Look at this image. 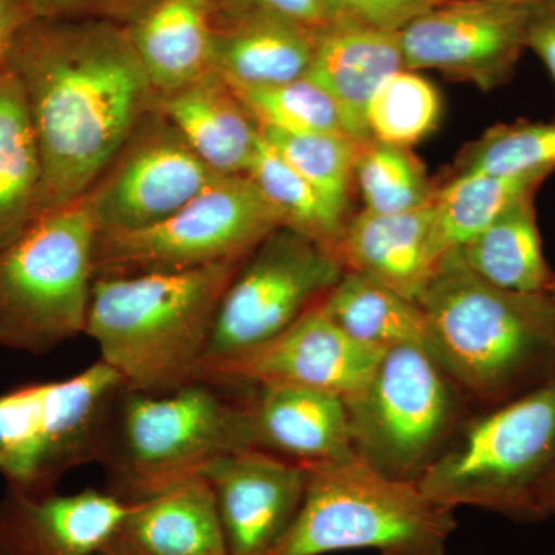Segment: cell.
Returning <instances> with one entry per match:
<instances>
[{
	"label": "cell",
	"mask_w": 555,
	"mask_h": 555,
	"mask_svg": "<svg viewBox=\"0 0 555 555\" xmlns=\"http://www.w3.org/2000/svg\"><path fill=\"white\" fill-rule=\"evenodd\" d=\"M5 67L20 80L38 139L39 218L93 188L158 96L129 31L112 22L35 17Z\"/></svg>",
	"instance_id": "obj_1"
},
{
	"label": "cell",
	"mask_w": 555,
	"mask_h": 555,
	"mask_svg": "<svg viewBox=\"0 0 555 555\" xmlns=\"http://www.w3.org/2000/svg\"><path fill=\"white\" fill-rule=\"evenodd\" d=\"M420 308L426 349L473 404L513 400L555 374V310L550 294L488 283L459 248L441 259Z\"/></svg>",
	"instance_id": "obj_2"
},
{
	"label": "cell",
	"mask_w": 555,
	"mask_h": 555,
	"mask_svg": "<svg viewBox=\"0 0 555 555\" xmlns=\"http://www.w3.org/2000/svg\"><path fill=\"white\" fill-rule=\"evenodd\" d=\"M244 262L94 278L86 335L130 389L164 393L188 385L222 295Z\"/></svg>",
	"instance_id": "obj_3"
},
{
	"label": "cell",
	"mask_w": 555,
	"mask_h": 555,
	"mask_svg": "<svg viewBox=\"0 0 555 555\" xmlns=\"http://www.w3.org/2000/svg\"><path fill=\"white\" fill-rule=\"evenodd\" d=\"M255 449L246 387L192 382L164 393L124 386L100 465L127 505L203 477L221 456Z\"/></svg>",
	"instance_id": "obj_4"
},
{
	"label": "cell",
	"mask_w": 555,
	"mask_h": 555,
	"mask_svg": "<svg viewBox=\"0 0 555 555\" xmlns=\"http://www.w3.org/2000/svg\"><path fill=\"white\" fill-rule=\"evenodd\" d=\"M294 524L270 555L375 550L382 555H444L454 509L414 481L378 473L360 459L313 463Z\"/></svg>",
	"instance_id": "obj_5"
},
{
	"label": "cell",
	"mask_w": 555,
	"mask_h": 555,
	"mask_svg": "<svg viewBox=\"0 0 555 555\" xmlns=\"http://www.w3.org/2000/svg\"><path fill=\"white\" fill-rule=\"evenodd\" d=\"M555 469V374L528 392L469 414L416 485L456 509L529 520L532 495Z\"/></svg>",
	"instance_id": "obj_6"
},
{
	"label": "cell",
	"mask_w": 555,
	"mask_h": 555,
	"mask_svg": "<svg viewBox=\"0 0 555 555\" xmlns=\"http://www.w3.org/2000/svg\"><path fill=\"white\" fill-rule=\"evenodd\" d=\"M96 236L83 195L0 250V349L46 356L86 334Z\"/></svg>",
	"instance_id": "obj_7"
},
{
	"label": "cell",
	"mask_w": 555,
	"mask_h": 555,
	"mask_svg": "<svg viewBox=\"0 0 555 555\" xmlns=\"http://www.w3.org/2000/svg\"><path fill=\"white\" fill-rule=\"evenodd\" d=\"M469 403L425 346L393 347L345 398L357 459L416 483L469 416Z\"/></svg>",
	"instance_id": "obj_8"
},
{
	"label": "cell",
	"mask_w": 555,
	"mask_h": 555,
	"mask_svg": "<svg viewBox=\"0 0 555 555\" xmlns=\"http://www.w3.org/2000/svg\"><path fill=\"white\" fill-rule=\"evenodd\" d=\"M122 378L104 361L73 377L0 393V477L25 495L57 492L80 466L100 465Z\"/></svg>",
	"instance_id": "obj_9"
},
{
	"label": "cell",
	"mask_w": 555,
	"mask_h": 555,
	"mask_svg": "<svg viewBox=\"0 0 555 555\" xmlns=\"http://www.w3.org/2000/svg\"><path fill=\"white\" fill-rule=\"evenodd\" d=\"M281 225L280 215L247 175L218 177L158 224L98 233L94 278L181 272L246 261Z\"/></svg>",
	"instance_id": "obj_10"
},
{
	"label": "cell",
	"mask_w": 555,
	"mask_h": 555,
	"mask_svg": "<svg viewBox=\"0 0 555 555\" xmlns=\"http://www.w3.org/2000/svg\"><path fill=\"white\" fill-rule=\"evenodd\" d=\"M343 272L313 241L283 225L273 230L225 288L199 363L241 356L283 334L324 301Z\"/></svg>",
	"instance_id": "obj_11"
},
{
	"label": "cell",
	"mask_w": 555,
	"mask_h": 555,
	"mask_svg": "<svg viewBox=\"0 0 555 555\" xmlns=\"http://www.w3.org/2000/svg\"><path fill=\"white\" fill-rule=\"evenodd\" d=\"M218 177L155 107L86 195L98 233L130 232L169 218Z\"/></svg>",
	"instance_id": "obj_12"
},
{
	"label": "cell",
	"mask_w": 555,
	"mask_h": 555,
	"mask_svg": "<svg viewBox=\"0 0 555 555\" xmlns=\"http://www.w3.org/2000/svg\"><path fill=\"white\" fill-rule=\"evenodd\" d=\"M529 5L451 0L430 7L398 30L404 68L438 69L481 90L503 86L526 50Z\"/></svg>",
	"instance_id": "obj_13"
},
{
	"label": "cell",
	"mask_w": 555,
	"mask_h": 555,
	"mask_svg": "<svg viewBox=\"0 0 555 555\" xmlns=\"http://www.w3.org/2000/svg\"><path fill=\"white\" fill-rule=\"evenodd\" d=\"M382 356L353 341L318 305L264 345L228 360L199 363L192 382L308 387L345 400L363 387Z\"/></svg>",
	"instance_id": "obj_14"
},
{
	"label": "cell",
	"mask_w": 555,
	"mask_h": 555,
	"mask_svg": "<svg viewBox=\"0 0 555 555\" xmlns=\"http://www.w3.org/2000/svg\"><path fill=\"white\" fill-rule=\"evenodd\" d=\"M214 489L228 555H270L297 517L308 483L305 465L248 449L204 470Z\"/></svg>",
	"instance_id": "obj_15"
},
{
	"label": "cell",
	"mask_w": 555,
	"mask_h": 555,
	"mask_svg": "<svg viewBox=\"0 0 555 555\" xmlns=\"http://www.w3.org/2000/svg\"><path fill=\"white\" fill-rule=\"evenodd\" d=\"M130 505L107 491L0 496V555H98L115 539Z\"/></svg>",
	"instance_id": "obj_16"
},
{
	"label": "cell",
	"mask_w": 555,
	"mask_h": 555,
	"mask_svg": "<svg viewBox=\"0 0 555 555\" xmlns=\"http://www.w3.org/2000/svg\"><path fill=\"white\" fill-rule=\"evenodd\" d=\"M255 449L299 465L357 459L345 400L297 386L246 387Z\"/></svg>",
	"instance_id": "obj_17"
},
{
	"label": "cell",
	"mask_w": 555,
	"mask_h": 555,
	"mask_svg": "<svg viewBox=\"0 0 555 555\" xmlns=\"http://www.w3.org/2000/svg\"><path fill=\"white\" fill-rule=\"evenodd\" d=\"M404 68L398 31L328 22L318 33L308 75L337 105L343 129L358 144L372 141L367 108L382 83Z\"/></svg>",
	"instance_id": "obj_18"
},
{
	"label": "cell",
	"mask_w": 555,
	"mask_h": 555,
	"mask_svg": "<svg viewBox=\"0 0 555 555\" xmlns=\"http://www.w3.org/2000/svg\"><path fill=\"white\" fill-rule=\"evenodd\" d=\"M436 210L401 214L358 211L347 219L337 258L345 272L358 273L418 302L441 259L434 244Z\"/></svg>",
	"instance_id": "obj_19"
},
{
	"label": "cell",
	"mask_w": 555,
	"mask_h": 555,
	"mask_svg": "<svg viewBox=\"0 0 555 555\" xmlns=\"http://www.w3.org/2000/svg\"><path fill=\"white\" fill-rule=\"evenodd\" d=\"M155 107L214 173L247 175L261 144V129L217 72L158 94Z\"/></svg>",
	"instance_id": "obj_20"
},
{
	"label": "cell",
	"mask_w": 555,
	"mask_h": 555,
	"mask_svg": "<svg viewBox=\"0 0 555 555\" xmlns=\"http://www.w3.org/2000/svg\"><path fill=\"white\" fill-rule=\"evenodd\" d=\"M320 28L270 14L217 16L214 72L232 87H270L308 75Z\"/></svg>",
	"instance_id": "obj_21"
},
{
	"label": "cell",
	"mask_w": 555,
	"mask_h": 555,
	"mask_svg": "<svg viewBox=\"0 0 555 555\" xmlns=\"http://www.w3.org/2000/svg\"><path fill=\"white\" fill-rule=\"evenodd\" d=\"M124 555H228L214 489L206 478L130 505L105 551Z\"/></svg>",
	"instance_id": "obj_22"
},
{
	"label": "cell",
	"mask_w": 555,
	"mask_h": 555,
	"mask_svg": "<svg viewBox=\"0 0 555 555\" xmlns=\"http://www.w3.org/2000/svg\"><path fill=\"white\" fill-rule=\"evenodd\" d=\"M218 0H159L127 27L156 93H170L214 72Z\"/></svg>",
	"instance_id": "obj_23"
},
{
	"label": "cell",
	"mask_w": 555,
	"mask_h": 555,
	"mask_svg": "<svg viewBox=\"0 0 555 555\" xmlns=\"http://www.w3.org/2000/svg\"><path fill=\"white\" fill-rule=\"evenodd\" d=\"M42 160L20 80L0 68V250L39 218Z\"/></svg>",
	"instance_id": "obj_24"
},
{
	"label": "cell",
	"mask_w": 555,
	"mask_h": 555,
	"mask_svg": "<svg viewBox=\"0 0 555 555\" xmlns=\"http://www.w3.org/2000/svg\"><path fill=\"white\" fill-rule=\"evenodd\" d=\"M459 251L474 273L506 291L547 294L555 280L543 254L535 193L514 203Z\"/></svg>",
	"instance_id": "obj_25"
},
{
	"label": "cell",
	"mask_w": 555,
	"mask_h": 555,
	"mask_svg": "<svg viewBox=\"0 0 555 555\" xmlns=\"http://www.w3.org/2000/svg\"><path fill=\"white\" fill-rule=\"evenodd\" d=\"M321 306L367 349L385 353L398 346H426V317L418 302L366 276L343 272Z\"/></svg>",
	"instance_id": "obj_26"
},
{
	"label": "cell",
	"mask_w": 555,
	"mask_h": 555,
	"mask_svg": "<svg viewBox=\"0 0 555 555\" xmlns=\"http://www.w3.org/2000/svg\"><path fill=\"white\" fill-rule=\"evenodd\" d=\"M550 173L452 175L434 196V244L438 258L465 246L518 199L537 193Z\"/></svg>",
	"instance_id": "obj_27"
},
{
	"label": "cell",
	"mask_w": 555,
	"mask_h": 555,
	"mask_svg": "<svg viewBox=\"0 0 555 555\" xmlns=\"http://www.w3.org/2000/svg\"><path fill=\"white\" fill-rule=\"evenodd\" d=\"M247 177L275 208L283 228L306 236L337 258L349 218L292 169L264 139H261Z\"/></svg>",
	"instance_id": "obj_28"
},
{
	"label": "cell",
	"mask_w": 555,
	"mask_h": 555,
	"mask_svg": "<svg viewBox=\"0 0 555 555\" xmlns=\"http://www.w3.org/2000/svg\"><path fill=\"white\" fill-rule=\"evenodd\" d=\"M261 129V127H259ZM262 139L341 214L347 215L361 145L345 133L261 129Z\"/></svg>",
	"instance_id": "obj_29"
},
{
	"label": "cell",
	"mask_w": 555,
	"mask_h": 555,
	"mask_svg": "<svg viewBox=\"0 0 555 555\" xmlns=\"http://www.w3.org/2000/svg\"><path fill=\"white\" fill-rule=\"evenodd\" d=\"M356 184L364 208L375 214H401L429 206L437 192L425 164L412 149L374 139L361 144L358 152Z\"/></svg>",
	"instance_id": "obj_30"
},
{
	"label": "cell",
	"mask_w": 555,
	"mask_h": 555,
	"mask_svg": "<svg viewBox=\"0 0 555 555\" xmlns=\"http://www.w3.org/2000/svg\"><path fill=\"white\" fill-rule=\"evenodd\" d=\"M555 120L531 122L517 120L496 124L470 142L455 160L452 175L554 173Z\"/></svg>",
	"instance_id": "obj_31"
},
{
	"label": "cell",
	"mask_w": 555,
	"mask_h": 555,
	"mask_svg": "<svg viewBox=\"0 0 555 555\" xmlns=\"http://www.w3.org/2000/svg\"><path fill=\"white\" fill-rule=\"evenodd\" d=\"M440 116L441 98L434 83L415 69L401 68L369 104V134L382 144L412 149L436 130Z\"/></svg>",
	"instance_id": "obj_32"
},
{
	"label": "cell",
	"mask_w": 555,
	"mask_h": 555,
	"mask_svg": "<svg viewBox=\"0 0 555 555\" xmlns=\"http://www.w3.org/2000/svg\"><path fill=\"white\" fill-rule=\"evenodd\" d=\"M232 89L261 129L346 134L335 102L308 78L278 86Z\"/></svg>",
	"instance_id": "obj_33"
},
{
	"label": "cell",
	"mask_w": 555,
	"mask_h": 555,
	"mask_svg": "<svg viewBox=\"0 0 555 555\" xmlns=\"http://www.w3.org/2000/svg\"><path fill=\"white\" fill-rule=\"evenodd\" d=\"M328 22H353L398 31L429 10L427 0H320Z\"/></svg>",
	"instance_id": "obj_34"
},
{
	"label": "cell",
	"mask_w": 555,
	"mask_h": 555,
	"mask_svg": "<svg viewBox=\"0 0 555 555\" xmlns=\"http://www.w3.org/2000/svg\"><path fill=\"white\" fill-rule=\"evenodd\" d=\"M159 0H28L33 17L94 20L130 27Z\"/></svg>",
	"instance_id": "obj_35"
},
{
	"label": "cell",
	"mask_w": 555,
	"mask_h": 555,
	"mask_svg": "<svg viewBox=\"0 0 555 555\" xmlns=\"http://www.w3.org/2000/svg\"><path fill=\"white\" fill-rule=\"evenodd\" d=\"M219 16L270 14L321 28L327 25L320 0H218Z\"/></svg>",
	"instance_id": "obj_36"
},
{
	"label": "cell",
	"mask_w": 555,
	"mask_h": 555,
	"mask_svg": "<svg viewBox=\"0 0 555 555\" xmlns=\"http://www.w3.org/2000/svg\"><path fill=\"white\" fill-rule=\"evenodd\" d=\"M526 49L534 51L555 82V0H532L526 24Z\"/></svg>",
	"instance_id": "obj_37"
},
{
	"label": "cell",
	"mask_w": 555,
	"mask_h": 555,
	"mask_svg": "<svg viewBox=\"0 0 555 555\" xmlns=\"http://www.w3.org/2000/svg\"><path fill=\"white\" fill-rule=\"evenodd\" d=\"M31 20L35 17L28 0H0V68L5 67L17 33Z\"/></svg>",
	"instance_id": "obj_38"
},
{
	"label": "cell",
	"mask_w": 555,
	"mask_h": 555,
	"mask_svg": "<svg viewBox=\"0 0 555 555\" xmlns=\"http://www.w3.org/2000/svg\"><path fill=\"white\" fill-rule=\"evenodd\" d=\"M555 516V469L545 478L542 485L537 488L531 500L529 520H543Z\"/></svg>",
	"instance_id": "obj_39"
},
{
	"label": "cell",
	"mask_w": 555,
	"mask_h": 555,
	"mask_svg": "<svg viewBox=\"0 0 555 555\" xmlns=\"http://www.w3.org/2000/svg\"><path fill=\"white\" fill-rule=\"evenodd\" d=\"M547 294H550L551 299H553V305H554V310H555V280H554L553 286L550 287V292H547Z\"/></svg>",
	"instance_id": "obj_40"
},
{
	"label": "cell",
	"mask_w": 555,
	"mask_h": 555,
	"mask_svg": "<svg viewBox=\"0 0 555 555\" xmlns=\"http://www.w3.org/2000/svg\"><path fill=\"white\" fill-rule=\"evenodd\" d=\"M427 2L430 3V5H440V3H447L451 2V0H427Z\"/></svg>",
	"instance_id": "obj_41"
},
{
	"label": "cell",
	"mask_w": 555,
	"mask_h": 555,
	"mask_svg": "<svg viewBox=\"0 0 555 555\" xmlns=\"http://www.w3.org/2000/svg\"><path fill=\"white\" fill-rule=\"evenodd\" d=\"M104 553L107 554V555H124V554H120V553H116V551H109V550L104 551Z\"/></svg>",
	"instance_id": "obj_42"
},
{
	"label": "cell",
	"mask_w": 555,
	"mask_h": 555,
	"mask_svg": "<svg viewBox=\"0 0 555 555\" xmlns=\"http://www.w3.org/2000/svg\"><path fill=\"white\" fill-rule=\"evenodd\" d=\"M506 2H532V0H506Z\"/></svg>",
	"instance_id": "obj_43"
},
{
	"label": "cell",
	"mask_w": 555,
	"mask_h": 555,
	"mask_svg": "<svg viewBox=\"0 0 555 555\" xmlns=\"http://www.w3.org/2000/svg\"><path fill=\"white\" fill-rule=\"evenodd\" d=\"M98 555H107V554H105V553H101V554H98Z\"/></svg>",
	"instance_id": "obj_44"
}]
</instances>
